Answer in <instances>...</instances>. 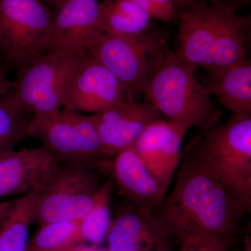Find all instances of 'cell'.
Segmentation results:
<instances>
[{
  "instance_id": "6da1fadb",
  "label": "cell",
  "mask_w": 251,
  "mask_h": 251,
  "mask_svg": "<svg viewBox=\"0 0 251 251\" xmlns=\"http://www.w3.org/2000/svg\"><path fill=\"white\" fill-rule=\"evenodd\" d=\"M168 237L216 238L231 247L240 239L239 225L247 211L191 153L178 172L173 192L156 209Z\"/></svg>"
},
{
  "instance_id": "7a4b0ae2",
  "label": "cell",
  "mask_w": 251,
  "mask_h": 251,
  "mask_svg": "<svg viewBox=\"0 0 251 251\" xmlns=\"http://www.w3.org/2000/svg\"><path fill=\"white\" fill-rule=\"evenodd\" d=\"M196 69L165 46L142 94L168 122L203 132L215 125L221 114L195 76Z\"/></svg>"
},
{
  "instance_id": "3957f363",
  "label": "cell",
  "mask_w": 251,
  "mask_h": 251,
  "mask_svg": "<svg viewBox=\"0 0 251 251\" xmlns=\"http://www.w3.org/2000/svg\"><path fill=\"white\" fill-rule=\"evenodd\" d=\"M189 152L247 213L251 209V115L232 113L201 132Z\"/></svg>"
},
{
  "instance_id": "277c9868",
  "label": "cell",
  "mask_w": 251,
  "mask_h": 251,
  "mask_svg": "<svg viewBox=\"0 0 251 251\" xmlns=\"http://www.w3.org/2000/svg\"><path fill=\"white\" fill-rule=\"evenodd\" d=\"M25 137L39 140L59 162L80 163L111 173L113 158L104 150L90 117L63 108L27 122Z\"/></svg>"
},
{
  "instance_id": "5b68a950",
  "label": "cell",
  "mask_w": 251,
  "mask_h": 251,
  "mask_svg": "<svg viewBox=\"0 0 251 251\" xmlns=\"http://www.w3.org/2000/svg\"><path fill=\"white\" fill-rule=\"evenodd\" d=\"M85 54V50L50 52L18 67L8 94L15 108L34 115L61 110L68 82Z\"/></svg>"
},
{
  "instance_id": "8992f818",
  "label": "cell",
  "mask_w": 251,
  "mask_h": 251,
  "mask_svg": "<svg viewBox=\"0 0 251 251\" xmlns=\"http://www.w3.org/2000/svg\"><path fill=\"white\" fill-rule=\"evenodd\" d=\"M103 173L80 163L59 162L46 176L36 204L34 223L82 220L92 210L102 187Z\"/></svg>"
},
{
  "instance_id": "52a82bcc",
  "label": "cell",
  "mask_w": 251,
  "mask_h": 251,
  "mask_svg": "<svg viewBox=\"0 0 251 251\" xmlns=\"http://www.w3.org/2000/svg\"><path fill=\"white\" fill-rule=\"evenodd\" d=\"M53 16L41 0H0V54L6 69L50 53Z\"/></svg>"
},
{
  "instance_id": "ba28073f",
  "label": "cell",
  "mask_w": 251,
  "mask_h": 251,
  "mask_svg": "<svg viewBox=\"0 0 251 251\" xmlns=\"http://www.w3.org/2000/svg\"><path fill=\"white\" fill-rule=\"evenodd\" d=\"M165 46L159 34L122 36L102 31L91 39L85 50L120 81L126 100L135 101Z\"/></svg>"
},
{
  "instance_id": "9c48e42d",
  "label": "cell",
  "mask_w": 251,
  "mask_h": 251,
  "mask_svg": "<svg viewBox=\"0 0 251 251\" xmlns=\"http://www.w3.org/2000/svg\"><path fill=\"white\" fill-rule=\"evenodd\" d=\"M126 99L120 81L101 63L85 54L68 82L64 108L96 114Z\"/></svg>"
},
{
  "instance_id": "30bf717a",
  "label": "cell",
  "mask_w": 251,
  "mask_h": 251,
  "mask_svg": "<svg viewBox=\"0 0 251 251\" xmlns=\"http://www.w3.org/2000/svg\"><path fill=\"white\" fill-rule=\"evenodd\" d=\"M105 152L113 158L133 146L150 124L162 120V115L148 101L123 100L111 108L90 115Z\"/></svg>"
},
{
  "instance_id": "8fae6325",
  "label": "cell",
  "mask_w": 251,
  "mask_h": 251,
  "mask_svg": "<svg viewBox=\"0 0 251 251\" xmlns=\"http://www.w3.org/2000/svg\"><path fill=\"white\" fill-rule=\"evenodd\" d=\"M232 12L234 11L205 2L181 13L178 19V55L188 64L206 70L220 31Z\"/></svg>"
},
{
  "instance_id": "7c38bea8",
  "label": "cell",
  "mask_w": 251,
  "mask_h": 251,
  "mask_svg": "<svg viewBox=\"0 0 251 251\" xmlns=\"http://www.w3.org/2000/svg\"><path fill=\"white\" fill-rule=\"evenodd\" d=\"M127 201L112 220L108 251H171L168 235L154 212Z\"/></svg>"
},
{
  "instance_id": "4fadbf2b",
  "label": "cell",
  "mask_w": 251,
  "mask_h": 251,
  "mask_svg": "<svg viewBox=\"0 0 251 251\" xmlns=\"http://www.w3.org/2000/svg\"><path fill=\"white\" fill-rule=\"evenodd\" d=\"M186 132L171 122L157 120L145 128L133 145L144 164L166 190L179 165Z\"/></svg>"
},
{
  "instance_id": "5bb4252c",
  "label": "cell",
  "mask_w": 251,
  "mask_h": 251,
  "mask_svg": "<svg viewBox=\"0 0 251 251\" xmlns=\"http://www.w3.org/2000/svg\"><path fill=\"white\" fill-rule=\"evenodd\" d=\"M102 31L101 1L67 0L54 14L50 52L83 50Z\"/></svg>"
},
{
  "instance_id": "9a60e30c",
  "label": "cell",
  "mask_w": 251,
  "mask_h": 251,
  "mask_svg": "<svg viewBox=\"0 0 251 251\" xmlns=\"http://www.w3.org/2000/svg\"><path fill=\"white\" fill-rule=\"evenodd\" d=\"M111 173L120 193L135 206L154 212L164 201L167 190L150 173L133 146L114 157Z\"/></svg>"
},
{
  "instance_id": "2e32d148",
  "label": "cell",
  "mask_w": 251,
  "mask_h": 251,
  "mask_svg": "<svg viewBox=\"0 0 251 251\" xmlns=\"http://www.w3.org/2000/svg\"><path fill=\"white\" fill-rule=\"evenodd\" d=\"M58 163L46 147L0 153V198L26 193Z\"/></svg>"
},
{
  "instance_id": "e0dca14e",
  "label": "cell",
  "mask_w": 251,
  "mask_h": 251,
  "mask_svg": "<svg viewBox=\"0 0 251 251\" xmlns=\"http://www.w3.org/2000/svg\"><path fill=\"white\" fill-rule=\"evenodd\" d=\"M204 87L229 111L251 115V62L249 59L211 75Z\"/></svg>"
},
{
  "instance_id": "ac0fdd59",
  "label": "cell",
  "mask_w": 251,
  "mask_h": 251,
  "mask_svg": "<svg viewBox=\"0 0 251 251\" xmlns=\"http://www.w3.org/2000/svg\"><path fill=\"white\" fill-rule=\"evenodd\" d=\"M251 17L231 13L216 39L206 72L216 75L227 68L246 60L250 39Z\"/></svg>"
},
{
  "instance_id": "d6986e66",
  "label": "cell",
  "mask_w": 251,
  "mask_h": 251,
  "mask_svg": "<svg viewBox=\"0 0 251 251\" xmlns=\"http://www.w3.org/2000/svg\"><path fill=\"white\" fill-rule=\"evenodd\" d=\"M46 176L24 196L14 201L11 214L0 226V251H26L29 227L34 223L36 204Z\"/></svg>"
},
{
  "instance_id": "ffe728a7",
  "label": "cell",
  "mask_w": 251,
  "mask_h": 251,
  "mask_svg": "<svg viewBox=\"0 0 251 251\" xmlns=\"http://www.w3.org/2000/svg\"><path fill=\"white\" fill-rule=\"evenodd\" d=\"M151 17L131 0L101 1V30L122 36H139L146 32Z\"/></svg>"
},
{
  "instance_id": "44dd1931",
  "label": "cell",
  "mask_w": 251,
  "mask_h": 251,
  "mask_svg": "<svg viewBox=\"0 0 251 251\" xmlns=\"http://www.w3.org/2000/svg\"><path fill=\"white\" fill-rule=\"evenodd\" d=\"M81 220L49 223L39 227L28 241L26 251H74L83 245Z\"/></svg>"
},
{
  "instance_id": "7402d4cb",
  "label": "cell",
  "mask_w": 251,
  "mask_h": 251,
  "mask_svg": "<svg viewBox=\"0 0 251 251\" xmlns=\"http://www.w3.org/2000/svg\"><path fill=\"white\" fill-rule=\"evenodd\" d=\"M113 184L112 179L104 182L92 210L81 220L80 234L83 245L99 247L108 237L112 221L110 201Z\"/></svg>"
},
{
  "instance_id": "603a6c76",
  "label": "cell",
  "mask_w": 251,
  "mask_h": 251,
  "mask_svg": "<svg viewBox=\"0 0 251 251\" xmlns=\"http://www.w3.org/2000/svg\"><path fill=\"white\" fill-rule=\"evenodd\" d=\"M27 122L11 103L8 95L0 97V140L16 145L24 137Z\"/></svg>"
},
{
  "instance_id": "cb8c5ba5",
  "label": "cell",
  "mask_w": 251,
  "mask_h": 251,
  "mask_svg": "<svg viewBox=\"0 0 251 251\" xmlns=\"http://www.w3.org/2000/svg\"><path fill=\"white\" fill-rule=\"evenodd\" d=\"M145 9L151 18L163 23L173 22L179 19L173 0H131Z\"/></svg>"
},
{
  "instance_id": "d4e9b609",
  "label": "cell",
  "mask_w": 251,
  "mask_h": 251,
  "mask_svg": "<svg viewBox=\"0 0 251 251\" xmlns=\"http://www.w3.org/2000/svg\"><path fill=\"white\" fill-rule=\"evenodd\" d=\"M181 248L177 251H230L227 243L204 235L189 236L180 241Z\"/></svg>"
},
{
  "instance_id": "484cf974",
  "label": "cell",
  "mask_w": 251,
  "mask_h": 251,
  "mask_svg": "<svg viewBox=\"0 0 251 251\" xmlns=\"http://www.w3.org/2000/svg\"><path fill=\"white\" fill-rule=\"evenodd\" d=\"M13 88V83L8 79L6 74L4 61L0 54V97H5L11 93Z\"/></svg>"
},
{
  "instance_id": "4316f807",
  "label": "cell",
  "mask_w": 251,
  "mask_h": 251,
  "mask_svg": "<svg viewBox=\"0 0 251 251\" xmlns=\"http://www.w3.org/2000/svg\"><path fill=\"white\" fill-rule=\"evenodd\" d=\"M173 2L176 12L180 15L193 6L206 2V0H173Z\"/></svg>"
},
{
  "instance_id": "83f0119b",
  "label": "cell",
  "mask_w": 251,
  "mask_h": 251,
  "mask_svg": "<svg viewBox=\"0 0 251 251\" xmlns=\"http://www.w3.org/2000/svg\"><path fill=\"white\" fill-rule=\"evenodd\" d=\"M211 4L219 7L227 8L234 11L238 6L247 4L249 0H210Z\"/></svg>"
},
{
  "instance_id": "f1b7e54d",
  "label": "cell",
  "mask_w": 251,
  "mask_h": 251,
  "mask_svg": "<svg viewBox=\"0 0 251 251\" xmlns=\"http://www.w3.org/2000/svg\"><path fill=\"white\" fill-rule=\"evenodd\" d=\"M14 205V201L0 202V226L10 215Z\"/></svg>"
},
{
  "instance_id": "f546056e",
  "label": "cell",
  "mask_w": 251,
  "mask_h": 251,
  "mask_svg": "<svg viewBox=\"0 0 251 251\" xmlns=\"http://www.w3.org/2000/svg\"><path fill=\"white\" fill-rule=\"evenodd\" d=\"M74 251H108L105 250V249H100L99 247H87V246L81 245L80 247H77Z\"/></svg>"
},
{
  "instance_id": "4dcf8cb0",
  "label": "cell",
  "mask_w": 251,
  "mask_h": 251,
  "mask_svg": "<svg viewBox=\"0 0 251 251\" xmlns=\"http://www.w3.org/2000/svg\"><path fill=\"white\" fill-rule=\"evenodd\" d=\"M67 0H45L50 6H52L54 9H57L64 4Z\"/></svg>"
}]
</instances>
